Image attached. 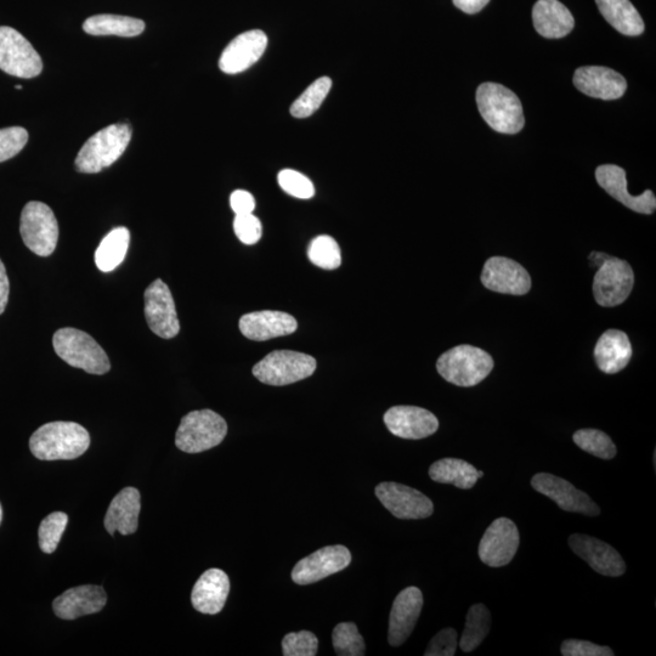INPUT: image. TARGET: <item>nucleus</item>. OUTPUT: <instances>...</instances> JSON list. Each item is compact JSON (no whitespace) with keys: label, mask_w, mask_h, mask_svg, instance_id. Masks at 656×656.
<instances>
[{"label":"nucleus","mask_w":656,"mask_h":656,"mask_svg":"<svg viewBox=\"0 0 656 656\" xmlns=\"http://www.w3.org/2000/svg\"><path fill=\"white\" fill-rule=\"evenodd\" d=\"M228 434L224 418L212 410L192 411L183 417L175 435V445L186 454L216 448Z\"/></svg>","instance_id":"6"},{"label":"nucleus","mask_w":656,"mask_h":656,"mask_svg":"<svg viewBox=\"0 0 656 656\" xmlns=\"http://www.w3.org/2000/svg\"><path fill=\"white\" fill-rule=\"evenodd\" d=\"M318 650L319 639L310 631L291 632L282 639L285 656H315Z\"/></svg>","instance_id":"39"},{"label":"nucleus","mask_w":656,"mask_h":656,"mask_svg":"<svg viewBox=\"0 0 656 656\" xmlns=\"http://www.w3.org/2000/svg\"><path fill=\"white\" fill-rule=\"evenodd\" d=\"M308 256L316 267L325 270H335L341 267V248L333 237L321 235L311 241Z\"/></svg>","instance_id":"37"},{"label":"nucleus","mask_w":656,"mask_h":656,"mask_svg":"<svg viewBox=\"0 0 656 656\" xmlns=\"http://www.w3.org/2000/svg\"><path fill=\"white\" fill-rule=\"evenodd\" d=\"M482 284L492 292L525 296L531 290V276L516 260L491 257L484 264Z\"/></svg>","instance_id":"16"},{"label":"nucleus","mask_w":656,"mask_h":656,"mask_svg":"<svg viewBox=\"0 0 656 656\" xmlns=\"http://www.w3.org/2000/svg\"><path fill=\"white\" fill-rule=\"evenodd\" d=\"M130 139L132 128L128 123L112 124L99 130L78 152L75 162L77 171L87 174L104 171L124 154Z\"/></svg>","instance_id":"3"},{"label":"nucleus","mask_w":656,"mask_h":656,"mask_svg":"<svg viewBox=\"0 0 656 656\" xmlns=\"http://www.w3.org/2000/svg\"><path fill=\"white\" fill-rule=\"evenodd\" d=\"M332 88L331 78L321 77L311 84L305 92L294 101L291 113L296 118H307L314 115L324 103Z\"/></svg>","instance_id":"34"},{"label":"nucleus","mask_w":656,"mask_h":656,"mask_svg":"<svg viewBox=\"0 0 656 656\" xmlns=\"http://www.w3.org/2000/svg\"><path fill=\"white\" fill-rule=\"evenodd\" d=\"M377 499L398 519H426L434 512L431 499L422 492L399 483L386 482L376 486Z\"/></svg>","instance_id":"14"},{"label":"nucleus","mask_w":656,"mask_h":656,"mask_svg":"<svg viewBox=\"0 0 656 656\" xmlns=\"http://www.w3.org/2000/svg\"><path fill=\"white\" fill-rule=\"evenodd\" d=\"M316 370V360L308 354L292 350H275L253 367L258 381L269 386H288L310 377Z\"/></svg>","instance_id":"7"},{"label":"nucleus","mask_w":656,"mask_h":656,"mask_svg":"<svg viewBox=\"0 0 656 656\" xmlns=\"http://www.w3.org/2000/svg\"><path fill=\"white\" fill-rule=\"evenodd\" d=\"M130 233L127 228H116L101 241L95 252V263L104 273H110L121 265L128 252Z\"/></svg>","instance_id":"32"},{"label":"nucleus","mask_w":656,"mask_h":656,"mask_svg":"<svg viewBox=\"0 0 656 656\" xmlns=\"http://www.w3.org/2000/svg\"><path fill=\"white\" fill-rule=\"evenodd\" d=\"M475 99L480 115L497 133L517 134L524 128L523 106L512 90L486 82L480 84Z\"/></svg>","instance_id":"2"},{"label":"nucleus","mask_w":656,"mask_h":656,"mask_svg":"<svg viewBox=\"0 0 656 656\" xmlns=\"http://www.w3.org/2000/svg\"><path fill=\"white\" fill-rule=\"evenodd\" d=\"M597 183L616 201L622 203L633 212L653 214L656 208V197L652 190L644 191L642 195L632 196L627 190L625 169L615 164H604L596 171Z\"/></svg>","instance_id":"21"},{"label":"nucleus","mask_w":656,"mask_h":656,"mask_svg":"<svg viewBox=\"0 0 656 656\" xmlns=\"http://www.w3.org/2000/svg\"><path fill=\"white\" fill-rule=\"evenodd\" d=\"M352 553L342 545L328 546L310 554L296 564L292 580L297 585H310L349 567Z\"/></svg>","instance_id":"15"},{"label":"nucleus","mask_w":656,"mask_h":656,"mask_svg":"<svg viewBox=\"0 0 656 656\" xmlns=\"http://www.w3.org/2000/svg\"><path fill=\"white\" fill-rule=\"evenodd\" d=\"M0 70L19 78H35L43 70L41 56L32 44L8 26H0Z\"/></svg>","instance_id":"10"},{"label":"nucleus","mask_w":656,"mask_h":656,"mask_svg":"<svg viewBox=\"0 0 656 656\" xmlns=\"http://www.w3.org/2000/svg\"><path fill=\"white\" fill-rule=\"evenodd\" d=\"M55 353L76 369L92 375H105L111 369L109 356L88 333L77 328H60L53 337Z\"/></svg>","instance_id":"4"},{"label":"nucleus","mask_w":656,"mask_h":656,"mask_svg":"<svg viewBox=\"0 0 656 656\" xmlns=\"http://www.w3.org/2000/svg\"><path fill=\"white\" fill-rule=\"evenodd\" d=\"M383 420L389 432L401 439L428 438L439 429L437 416L417 406H394L386 412Z\"/></svg>","instance_id":"17"},{"label":"nucleus","mask_w":656,"mask_h":656,"mask_svg":"<svg viewBox=\"0 0 656 656\" xmlns=\"http://www.w3.org/2000/svg\"><path fill=\"white\" fill-rule=\"evenodd\" d=\"M234 230L237 239L245 243V245H254V243L262 239V223H260V220L256 216H253V213L236 216Z\"/></svg>","instance_id":"42"},{"label":"nucleus","mask_w":656,"mask_h":656,"mask_svg":"<svg viewBox=\"0 0 656 656\" xmlns=\"http://www.w3.org/2000/svg\"><path fill=\"white\" fill-rule=\"evenodd\" d=\"M229 592V576L223 570L209 569L192 588L191 603L197 612L216 615L222 612Z\"/></svg>","instance_id":"25"},{"label":"nucleus","mask_w":656,"mask_h":656,"mask_svg":"<svg viewBox=\"0 0 656 656\" xmlns=\"http://www.w3.org/2000/svg\"><path fill=\"white\" fill-rule=\"evenodd\" d=\"M603 18L621 35L637 37L644 32V22L630 0H596Z\"/></svg>","instance_id":"29"},{"label":"nucleus","mask_w":656,"mask_h":656,"mask_svg":"<svg viewBox=\"0 0 656 656\" xmlns=\"http://www.w3.org/2000/svg\"><path fill=\"white\" fill-rule=\"evenodd\" d=\"M635 285V273L624 259L608 257L599 265L592 291L603 308L618 307L630 297Z\"/></svg>","instance_id":"9"},{"label":"nucleus","mask_w":656,"mask_h":656,"mask_svg":"<svg viewBox=\"0 0 656 656\" xmlns=\"http://www.w3.org/2000/svg\"><path fill=\"white\" fill-rule=\"evenodd\" d=\"M423 608V595L420 588L407 587L401 591L393 603L389 616L388 642L392 647H400L414 632Z\"/></svg>","instance_id":"19"},{"label":"nucleus","mask_w":656,"mask_h":656,"mask_svg":"<svg viewBox=\"0 0 656 656\" xmlns=\"http://www.w3.org/2000/svg\"><path fill=\"white\" fill-rule=\"evenodd\" d=\"M452 2L463 13L473 15L482 11L489 4L490 0H452Z\"/></svg>","instance_id":"47"},{"label":"nucleus","mask_w":656,"mask_h":656,"mask_svg":"<svg viewBox=\"0 0 656 656\" xmlns=\"http://www.w3.org/2000/svg\"><path fill=\"white\" fill-rule=\"evenodd\" d=\"M429 477L435 483L451 484L458 489H472L478 482L477 468L460 458H443L429 468Z\"/></svg>","instance_id":"30"},{"label":"nucleus","mask_w":656,"mask_h":656,"mask_svg":"<svg viewBox=\"0 0 656 656\" xmlns=\"http://www.w3.org/2000/svg\"><path fill=\"white\" fill-rule=\"evenodd\" d=\"M494 369V359L485 350L457 346L440 356L437 363L439 375L457 387L469 388L483 382Z\"/></svg>","instance_id":"5"},{"label":"nucleus","mask_w":656,"mask_h":656,"mask_svg":"<svg viewBox=\"0 0 656 656\" xmlns=\"http://www.w3.org/2000/svg\"><path fill=\"white\" fill-rule=\"evenodd\" d=\"M520 536L516 523L508 518H497L486 529L479 544V558L491 568L510 564L519 548Z\"/></svg>","instance_id":"11"},{"label":"nucleus","mask_w":656,"mask_h":656,"mask_svg":"<svg viewBox=\"0 0 656 656\" xmlns=\"http://www.w3.org/2000/svg\"><path fill=\"white\" fill-rule=\"evenodd\" d=\"M230 206L233 208L236 216L240 214L253 213L256 208V200H254L251 192L245 190H236L230 196Z\"/></svg>","instance_id":"45"},{"label":"nucleus","mask_w":656,"mask_h":656,"mask_svg":"<svg viewBox=\"0 0 656 656\" xmlns=\"http://www.w3.org/2000/svg\"><path fill=\"white\" fill-rule=\"evenodd\" d=\"M267 47L268 37L263 31L241 33L229 43L220 56L219 69L228 75L246 71L262 58Z\"/></svg>","instance_id":"20"},{"label":"nucleus","mask_w":656,"mask_h":656,"mask_svg":"<svg viewBox=\"0 0 656 656\" xmlns=\"http://www.w3.org/2000/svg\"><path fill=\"white\" fill-rule=\"evenodd\" d=\"M28 141L27 130L21 127L0 129V163L19 155Z\"/></svg>","instance_id":"41"},{"label":"nucleus","mask_w":656,"mask_h":656,"mask_svg":"<svg viewBox=\"0 0 656 656\" xmlns=\"http://www.w3.org/2000/svg\"><path fill=\"white\" fill-rule=\"evenodd\" d=\"M83 30L92 36L137 37L144 32L145 22L122 15H95L84 22Z\"/></svg>","instance_id":"31"},{"label":"nucleus","mask_w":656,"mask_h":656,"mask_svg":"<svg viewBox=\"0 0 656 656\" xmlns=\"http://www.w3.org/2000/svg\"><path fill=\"white\" fill-rule=\"evenodd\" d=\"M20 233L28 250L39 257L53 254L59 240V224L55 214L43 202H28L21 213Z\"/></svg>","instance_id":"8"},{"label":"nucleus","mask_w":656,"mask_h":656,"mask_svg":"<svg viewBox=\"0 0 656 656\" xmlns=\"http://www.w3.org/2000/svg\"><path fill=\"white\" fill-rule=\"evenodd\" d=\"M16 89H19V90H20V89H22V87H21V86H16Z\"/></svg>","instance_id":"50"},{"label":"nucleus","mask_w":656,"mask_h":656,"mask_svg":"<svg viewBox=\"0 0 656 656\" xmlns=\"http://www.w3.org/2000/svg\"><path fill=\"white\" fill-rule=\"evenodd\" d=\"M332 642L335 652L339 656H363L366 646L358 626L354 622L338 624L332 633Z\"/></svg>","instance_id":"36"},{"label":"nucleus","mask_w":656,"mask_h":656,"mask_svg":"<svg viewBox=\"0 0 656 656\" xmlns=\"http://www.w3.org/2000/svg\"><path fill=\"white\" fill-rule=\"evenodd\" d=\"M574 86L591 98L616 100L624 96L627 82L620 73L603 66H584L575 71Z\"/></svg>","instance_id":"22"},{"label":"nucleus","mask_w":656,"mask_h":656,"mask_svg":"<svg viewBox=\"0 0 656 656\" xmlns=\"http://www.w3.org/2000/svg\"><path fill=\"white\" fill-rule=\"evenodd\" d=\"M69 516L66 513L55 512L49 514L39 525L38 537L39 547L44 553L52 554L60 544L62 535H64Z\"/></svg>","instance_id":"38"},{"label":"nucleus","mask_w":656,"mask_h":656,"mask_svg":"<svg viewBox=\"0 0 656 656\" xmlns=\"http://www.w3.org/2000/svg\"><path fill=\"white\" fill-rule=\"evenodd\" d=\"M632 346L629 336L620 330L605 331L599 337L595 348L598 369L607 375H615L625 370L632 359Z\"/></svg>","instance_id":"26"},{"label":"nucleus","mask_w":656,"mask_h":656,"mask_svg":"<svg viewBox=\"0 0 656 656\" xmlns=\"http://www.w3.org/2000/svg\"><path fill=\"white\" fill-rule=\"evenodd\" d=\"M483 477H484V472L478 471V479L483 478Z\"/></svg>","instance_id":"49"},{"label":"nucleus","mask_w":656,"mask_h":656,"mask_svg":"<svg viewBox=\"0 0 656 656\" xmlns=\"http://www.w3.org/2000/svg\"><path fill=\"white\" fill-rule=\"evenodd\" d=\"M531 486L540 494L556 502L559 508L565 512L581 513L588 517H597L601 513V508L591 500L590 496L584 491L576 489L568 480L556 477V475L536 474L531 479Z\"/></svg>","instance_id":"12"},{"label":"nucleus","mask_w":656,"mask_h":656,"mask_svg":"<svg viewBox=\"0 0 656 656\" xmlns=\"http://www.w3.org/2000/svg\"><path fill=\"white\" fill-rule=\"evenodd\" d=\"M297 327V320L284 311H254V313L243 315L240 319L242 335L257 342L290 336L297 331Z\"/></svg>","instance_id":"23"},{"label":"nucleus","mask_w":656,"mask_h":656,"mask_svg":"<svg viewBox=\"0 0 656 656\" xmlns=\"http://www.w3.org/2000/svg\"><path fill=\"white\" fill-rule=\"evenodd\" d=\"M141 496L138 489L126 488L112 500L104 520L105 529L110 535L120 531L122 535H132L139 527Z\"/></svg>","instance_id":"27"},{"label":"nucleus","mask_w":656,"mask_h":656,"mask_svg":"<svg viewBox=\"0 0 656 656\" xmlns=\"http://www.w3.org/2000/svg\"><path fill=\"white\" fill-rule=\"evenodd\" d=\"M490 627V610L482 603L472 605L468 610L465 630H463L460 639L462 652L471 653L474 649H477L488 637Z\"/></svg>","instance_id":"33"},{"label":"nucleus","mask_w":656,"mask_h":656,"mask_svg":"<svg viewBox=\"0 0 656 656\" xmlns=\"http://www.w3.org/2000/svg\"><path fill=\"white\" fill-rule=\"evenodd\" d=\"M569 546L576 556L590 565L598 574L618 578L624 575L626 564L613 546L596 537L574 534L569 537Z\"/></svg>","instance_id":"18"},{"label":"nucleus","mask_w":656,"mask_h":656,"mask_svg":"<svg viewBox=\"0 0 656 656\" xmlns=\"http://www.w3.org/2000/svg\"><path fill=\"white\" fill-rule=\"evenodd\" d=\"M144 298L145 318L150 330L163 339L178 336L180 324L169 287L158 279L147 287Z\"/></svg>","instance_id":"13"},{"label":"nucleus","mask_w":656,"mask_h":656,"mask_svg":"<svg viewBox=\"0 0 656 656\" xmlns=\"http://www.w3.org/2000/svg\"><path fill=\"white\" fill-rule=\"evenodd\" d=\"M573 440L581 450L602 460H613L616 456L613 440L598 429H580L573 435Z\"/></svg>","instance_id":"35"},{"label":"nucleus","mask_w":656,"mask_h":656,"mask_svg":"<svg viewBox=\"0 0 656 656\" xmlns=\"http://www.w3.org/2000/svg\"><path fill=\"white\" fill-rule=\"evenodd\" d=\"M457 632L454 629H444L435 635L424 652L426 656H454L457 650Z\"/></svg>","instance_id":"43"},{"label":"nucleus","mask_w":656,"mask_h":656,"mask_svg":"<svg viewBox=\"0 0 656 656\" xmlns=\"http://www.w3.org/2000/svg\"><path fill=\"white\" fill-rule=\"evenodd\" d=\"M9 293L10 284L7 269H5L2 260H0V315H2L5 311V308H7Z\"/></svg>","instance_id":"46"},{"label":"nucleus","mask_w":656,"mask_h":656,"mask_svg":"<svg viewBox=\"0 0 656 656\" xmlns=\"http://www.w3.org/2000/svg\"><path fill=\"white\" fill-rule=\"evenodd\" d=\"M564 656H614L613 649L598 646V644L579 641V639H567L561 647Z\"/></svg>","instance_id":"44"},{"label":"nucleus","mask_w":656,"mask_h":656,"mask_svg":"<svg viewBox=\"0 0 656 656\" xmlns=\"http://www.w3.org/2000/svg\"><path fill=\"white\" fill-rule=\"evenodd\" d=\"M107 602L103 587L86 585L71 588L53 602L56 616L62 620H76L82 616L101 612Z\"/></svg>","instance_id":"24"},{"label":"nucleus","mask_w":656,"mask_h":656,"mask_svg":"<svg viewBox=\"0 0 656 656\" xmlns=\"http://www.w3.org/2000/svg\"><path fill=\"white\" fill-rule=\"evenodd\" d=\"M89 446L87 429L75 422L44 424L30 439L32 455L42 461L76 460Z\"/></svg>","instance_id":"1"},{"label":"nucleus","mask_w":656,"mask_h":656,"mask_svg":"<svg viewBox=\"0 0 656 656\" xmlns=\"http://www.w3.org/2000/svg\"><path fill=\"white\" fill-rule=\"evenodd\" d=\"M277 182L286 194L296 197V199L309 200L315 195L314 184L310 182V179L293 169L281 171Z\"/></svg>","instance_id":"40"},{"label":"nucleus","mask_w":656,"mask_h":656,"mask_svg":"<svg viewBox=\"0 0 656 656\" xmlns=\"http://www.w3.org/2000/svg\"><path fill=\"white\" fill-rule=\"evenodd\" d=\"M2 520H3V508L2 505H0V524H2Z\"/></svg>","instance_id":"48"},{"label":"nucleus","mask_w":656,"mask_h":656,"mask_svg":"<svg viewBox=\"0 0 656 656\" xmlns=\"http://www.w3.org/2000/svg\"><path fill=\"white\" fill-rule=\"evenodd\" d=\"M533 21L539 35L548 39L568 36L575 27L574 16L559 0H539L534 5Z\"/></svg>","instance_id":"28"}]
</instances>
